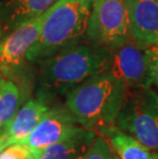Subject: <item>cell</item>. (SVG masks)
I'll list each match as a JSON object with an SVG mask.
<instances>
[{
	"label": "cell",
	"instance_id": "cell-2",
	"mask_svg": "<svg viewBox=\"0 0 158 159\" xmlns=\"http://www.w3.org/2000/svg\"><path fill=\"white\" fill-rule=\"evenodd\" d=\"M127 91L124 83L107 71L74 87L66 94V105L77 121L97 134L115 125Z\"/></svg>",
	"mask_w": 158,
	"mask_h": 159
},
{
	"label": "cell",
	"instance_id": "cell-6",
	"mask_svg": "<svg viewBox=\"0 0 158 159\" xmlns=\"http://www.w3.org/2000/svg\"><path fill=\"white\" fill-rule=\"evenodd\" d=\"M108 72L121 81L127 89L150 86V65L146 45L133 37L110 49Z\"/></svg>",
	"mask_w": 158,
	"mask_h": 159
},
{
	"label": "cell",
	"instance_id": "cell-14",
	"mask_svg": "<svg viewBox=\"0 0 158 159\" xmlns=\"http://www.w3.org/2000/svg\"><path fill=\"white\" fill-rule=\"evenodd\" d=\"M21 91L11 80L0 77V127L9 123L21 105Z\"/></svg>",
	"mask_w": 158,
	"mask_h": 159
},
{
	"label": "cell",
	"instance_id": "cell-5",
	"mask_svg": "<svg viewBox=\"0 0 158 159\" xmlns=\"http://www.w3.org/2000/svg\"><path fill=\"white\" fill-rule=\"evenodd\" d=\"M132 37L124 0H93L86 39L113 48Z\"/></svg>",
	"mask_w": 158,
	"mask_h": 159
},
{
	"label": "cell",
	"instance_id": "cell-13",
	"mask_svg": "<svg viewBox=\"0 0 158 159\" xmlns=\"http://www.w3.org/2000/svg\"><path fill=\"white\" fill-rule=\"evenodd\" d=\"M97 134L109 142L119 159H150L149 149L132 136L120 130L116 125L103 128Z\"/></svg>",
	"mask_w": 158,
	"mask_h": 159
},
{
	"label": "cell",
	"instance_id": "cell-10",
	"mask_svg": "<svg viewBox=\"0 0 158 159\" xmlns=\"http://www.w3.org/2000/svg\"><path fill=\"white\" fill-rule=\"evenodd\" d=\"M49 110V106L43 99H31L18 110L9 123L0 133L2 147L15 143H21L29 136L40 120Z\"/></svg>",
	"mask_w": 158,
	"mask_h": 159
},
{
	"label": "cell",
	"instance_id": "cell-15",
	"mask_svg": "<svg viewBox=\"0 0 158 159\" xmlns=\"http://www.w3.org/2000/svg\"><path fill=\"white\" fill-rule=\"evenodd\" d=\"M115 153L109 142L103 136H97L95 141L80 159H114Z\"/></svg>",
	"mask_w": 158,
	"mask_h": 159
},
{
	"label": "cell",
	"instance_id": "cell-16",
	"mask_svg": "<svg viewBox=\"0 0 158 159\" xmlns=\"http://www.w3.org/2000/svg\"><path fill=\"white\" fill-rule=\"evenodd\" d=\"M0 159H35L32 150L22 143L11 144L0 151Z\"/></svg>",
	"mask_w": 158,
	"mask_h": 159
},
{
	"label": "cell",
	"instance_id": "cell-20",
	"mask_svg": "<svg viewBox=\"0 0 158 159\" xmlns=\"http://www.w3.org/2000/svg\"><path fill=\"white\" fill-rule=\"evenodd\" d=\"M114 159H119V158H118V156H117L116 154H115V157H114Z\"/></svg>",
	"mask_w": 158,
	"mask_h": 159
},
{
	"label": "cell",
	"instance_id": "cell-12",
	"mask_svg": "<svg viewBox=\"0 0 158 159\" xmlns=\"http://www.w3.org/2000/svg\"><path fill=\"white\" fill-rule=\"evenodd\" d=\"M96 138V131L82 126L61 141L32 152L35 159H80Z\"/></svg>",
	"mask_w": 158,
	"mask_h": 159
},
{
	"label": "cell",
	"instance_id": "cell-9",
	"mask_svg": "<svg viewBox=\"0 0 158 159\" xmlns=\"http://www.w3.org/2000/svg\"><path fill=\"white\" fill-rule=\"evenodd\" d=\"M132 37L141 44L158 41V0H124Z\"/></svg>",
	"mask_w": 158,
	"mask_h": 159
},
{
	"label": "cell",
	"instance_id": "cell-18",
	"mask_svg": "<svg viewBox=\"0 0 158 159\" xmlns=\"http://www.w3.org/2000/svg\"><path fill=\"white\" fill-rule=\"evenodd\" d=\"M150 159H158V151H151Z\"/></svg>",
	"mask_w": 158,
	"mask_h": 159
},
{
	"label": "cell",
	"instance_id": "cell-21",
	"mask_svg": "<svg viewBox=\"0 0 158 159\" xmlns=\"http://www.w3.org/2000/svg\"><path fill=\"white\" fill-rule=\"evenodd\" d=\"M1 131H2V128H1V127H0V133H1Z\"/></svg>",
	"mask_w": 158,
	"mask_h": 159
},
{
	"label": "cell",
	"instance_id": "cell-8",
	"mask_svg": "<svg viewBox=\"0 0 158 159\" xmlns=\"http://www.w3.org/2000/svg\"><path fill=\"white\" fill-rule=\"evenodd\" d=\"M41 22L42 15L0 40V73L2 75L8 76L22 66L28 50L38 38Z\"/></svg>",
	"mask_w": 158,
	"mask_h": 159
},
{
	"label": "cell",
	"instance_id": "cell-1",
	"mask_svg": "<svg viewBox=\"0 0 158 159\" xmlns=\"http://www.w3.org/2000/svg\"><path fill=\"white\" fill-rule=\"evenodd\" d=\"M110 61L109 48L87 40L65 47L38 63L44 86L66 96L90 77L107 72Z\"/></svg>",
	"mask_w": 158,
	"mask_h": 159
},
{
	"label": "cell",
	"instance_id": "cell-11",
	"mask_svg": "<svg viewBox=\"0 0 158 159\" xmlns=\"http://www.w3.org/2000/svg\"><path fill=\"white\" fill-rule=\"evenodd\" d=\"M56 0H0V40L43 15Z\"/></svg>",
	"mask_w": 158,
	"mask_h": 159
},
{
	"label": "cell",
	"instance_id": "cell-17",
	"mask_svg": "<svg viewBox=\"0 0 158 159\" xmlns=\"http://www.w3.org/2000/svg\"><path fill=\"white\" fill-rule=\"evenodd\" d=\"M147 52L150 65V82L158 87V41L147 44Z\"/></svg>",
	"mask_w": 158,
	"mask_h": 159
},
{
	"label": "cell",
	"instance_id": "cell-7",
	"mask_svg": "<svg viewBox=\"0 0 158 159\" xmlns=\"http://www.w3.org/2000/svg\"><path fill=\"white\" fill-rule=\"evenodd\" d=\"M81 127L66 106L49 108L35 129L21 143L31 150H39L61 141Z\"/></svg>",
	"mask_w": 158,
	"mask_h": 159
},
{
	"label": "cell",
	"instance_id": "cell-19",
	"mask_svg": "<svg viewBox=\"0 0 158 159\" xmlns=\"http://www.w3.org/2000/svg\"><path fill=\"white\" fill-rule=\"evenodd\" d=\"M3 149V147H2V145H1V143H0V151H1Z\"/></svg>",
	"mask_w": 158,
	"mask_h": 159
},
{
	"label": "cell",
	"instance_id": "cell-3",
	"mask_svg": "<svg viewBox=\"0 0 158 159\" xmlns=\"http://www.w3.org/2000/svg\"><path fill=\"white\" fill-rule=\"evenodd\" d=\"M93 7V0H56L42 15L41 28L26 60L39 62L65 47L81 42Z\"/></svg>",
	"mask_w": 158,
	"mask_h": 159
},
{
	"label": "cell",
	"instance_id": "cell-4",
	"mask_svg": "<svg viewBox=\"0 0 158 159\" xmlns=\"http://www.w3.org/2000/svg\"><path fill=\"white\" fill-rule=\"evenodd\" d=\"M115 125L150 151H158V94L150 86L127 89Z\"/></svg>",
	"mask_w": 158,
	"mask_h": 159
}]
</instances>
